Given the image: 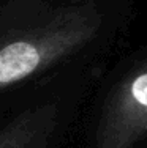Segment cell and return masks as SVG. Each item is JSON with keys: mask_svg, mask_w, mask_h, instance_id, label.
<instances>
[{"mask_svg": "<svg viewBox=\"0 0 147 148\" xmlns=\"http://www.w3.org/2000/svg\"><path fill=\"white\" fill-rule=\"evenodd\" d=\"M103 25L93 0H13L0 10V91L54 69L89 47Z\"/></svg>", "mask_w": 147, "mask_h": 148, "instance_id": "1", "label": "cell"}, {"mask_svg": "<svg viewBox=\"0 0 147 148\" xmlns=\"http://www.w3.org/2000/svg\"><path fill=\"white\" fill-rule=\"evenodd\" d=\"M147 140V58L108 93L92 148H139Z\"/></svg>", "mask_w": 147, "mask_h": 148, "instance_id": "2", "label": "cell"}, {"mask_svg": "<svg viewBox=\"0 0 147 148\" xmlns=\"http://www.w3.org/2000/svg\"><path fill=\"white\" fill-rule=\"evenodd\" d=\"M55 101L19 112L0 128V148H49L59 126Z\"/></svg>", "mask_w": 147, "mask_h": 148, "instance_id": "3", "label": "cell"}]
</instances>
